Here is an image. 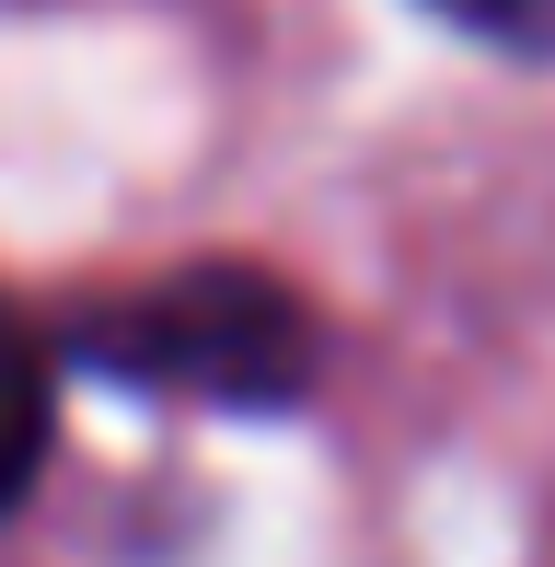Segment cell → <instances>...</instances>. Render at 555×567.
Listing matches in <instances>:
<instances>
[{"instance_id":"obj_1","label":"cell","mask_w":555,"mask_h":567,"mask_svg":"<svg viewBox=\"0 0 555 567\" xmlns=\"http://www.w3.org/2000/svg\"><path fill=\"white\" fill-rule=\"evenodd\" d=\"M59 359L150 405H209V417H290L324 382V313L278 267L197 255V267L128 278L59 324Z\"/></svg>"},{"instance_id":"obj_2","label":"cell","mask_w":555,"mask_h":567,"mask_svg":"<svg viewBox=\"0 0 555 567\" xmlns=\"http://www.w3.org/2000/svg\"><path fill=\"white\" fill-rule=\"evenodd\" d=\"M46 441H59V337L0 290V522L35 498Z\"/></svg>"},{"instance_id":"obj_3","label":"cell","mask_w":555,"mask_h":567,"mask_svg":"<svg viewBox=\"0 0 555 567\" xmlns=\"http://www.w3.org/2000/svg\"><path fill=\"white\" fill-rule=\"evenodd\" d=\"M417 12L463 23V35L510 47V59H555V0H417Z\"/></svg>"}]
</instances>
